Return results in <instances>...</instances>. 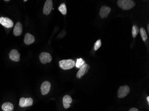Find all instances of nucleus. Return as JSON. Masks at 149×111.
<instances>
[{
	"mask_svg": "<svg viewBox=\"0 0 149 111\" xmlns=\"http://www.w3.org/2000/svg\"><path fill=\"white\" fill-rule=\"evenodd\" d=\"M3 111H12L14 109L13 104L10 102H5L1 106Z\"/></svg>",
	"mask_w": 149,
	"mask_h": 111,
	"instance_id": "2eb2a0df",
	"label": "nucleus"
},
{
	"mask_svg": "<svg viewBox=\"0 0 149 111\" xmlns=\"http://www.w3.org/2000/svg\"><path fill=\"white\" fill-rule=\"evenodd\" d=\"M0 24L7 28H11L14 25V23L11 20L2 16L0 18Z\"/></svg>",
	"mask_w": 149,
	"mask_h": 111,
	"instance_id": "423d86ee",
	"label": "nucleus"
},
{
	"mask_svg": "<svg viewBox=\"0 0 149 111\" xmlns=\"http://www.w3.org/2000/svg\"><path fill=\"white\" fill-rule=\"evenodd\" d=\"M117 5L123 10L132 9L135 5V3L132 0H118Z\"/></svg>",
	"mask_w": 149,
	"mask_h": 111,
	"instance_id": "f257e3e1",
	"label": "nucleus"
},
{
	"mask_svg": "<svg viewBox=\"0 0 149 111\" xmlns=\"http://www.w3.org/2000/svg\"><path fill=\"white\" fill-rule=\"evenodd\" d=\"M24 43L27 45H30L35 41V38L34 36L29 33H27L25 36Z\"/></svg>",
	"mask_w": 149,
	"mask_h": 111,
	"instance_id": "ddd939ff",
	"label": "nucleus"
},
{
	"mask_svg": "<svg viewBox=\"0 0 149 111\" xmlns=\"http://www.w3.org/2000/svg\"><path fill=\"white\" fill-rule=\"evenodd\" d=\"M26 1H26H25H25Z\"/></svg>",
	"mask_w": 149,
	"mask_h": 111,
	"instance_id": "b1692460",
	"label": "nucleus"
},
{
	"mask_svg": "<svg viewBox=\"0 0 149 111\" xmlns=\"http://www.w3.org/2000/svg\"><path fill=\"white\" fill-rule=\"evenodd\" d=\"M58 10L62 13V14L65 15L67 14V7H66L65 3L61 4L60 5V6L59 7Z\"/></svg>",
	"mask_w": 149,
	"mask_h": 111,
	"instance_id": "dca6fc26",
	"label": "nucleus"
},
{
	"mask_svg": "<svg viewBox=\"0 0 149 111\" xmlns=\"http://www.w3.org/2000/svg\"><path fill=\"white\" fill-rule=\"evenodd\" d=\"M129 111H139V110L136 108H131L130 109Z\"/></svg>",
	"mask_w": 149,
	"mask_h": 111,
	"instance_id": "412c9836",
	"label": "nucleus"
},
{
	"mask_svg": "<svg viewBox=\"0 0 149 111\" xmlns=\"http://www.w3.org/2000/svg\"><path fill=\"white\" fill-rule=\"evenodd\" d=\"M63 102L64 108L67 109L71 106L70 104L72 102V99L70 96L65 95L63 97Z\"/></svg>",
	"mask_w": 149,
	"mask_h": 111,
	"instance_id": "9b49d317",
	"label": "nucleus"
},
{
	"mask_svg": "<svg viewBox=\"0 0 149 111\" xmlns=\"http://www.w3.org/2000/svg\"><path fill=\"white\" fill-rule=\"evenodd\" d=\"M141 35V38L144 42H146L147 39V36L146 34V31L145 29L143 28H141L140 29Z\"/></svg>",
	"mask_w": 149,
	"mask_h": 111,
	"instance_id": "f3484780",
	"label": "nucleus"
},
{
	"mask_svg": "<svg viewBox=\"0 0 149 111\" xmlns=\"http://www.w3.org/2000/svg\"><path fill=\"white\" fill-rule=\"evenodd\" d=\"M33 100L32 98L21 97L19 101L20 107L21 108L31 106L33 105Z\"/></svg>",
	"mask_w": 149,
	"mask_h": 111,
	"instance_id": "20e7f679",
	"label": "nucleus"
},
{
	"mask_svg": "<svg viewBox=\"0 0 149 111\" xmlns=\"http://www.w3.org/2000/svg\"><path fill=\"white\" fill-rule=\"evenodd\" d=\"M50 82L48 81H45L42 83L41 86V93L43 95H46L48 93L50 90Z\"/></svg>",
	"mask_w": 149,
	"mask_h": 111,
	"instance_id": "6e6552de",
	"label": "nucleus"
},
{
	"mask_svg": "<svg viewBox=\"0 0 149 111\" xmlns=\"http://www.w3.org/2000/svg\"><path fill=\"white\" fill-rule=\"evenodd\" d=\"M111 9L108 6H102L100 10V15L102 18H106L108 16V14L111 12Z\"/></svg>",
	"mask_w": 149,
	"mask_h": 111,
	"instance_id": "9d476101",
	"label": "nucleus"
},
{
	"mask_svg": "<svg viewBox=\"0 0 149 111\" xmlns=\"http://www.w3.org/2000/svg\"><path fill=\"white\" fill-rule=\"evenodd\" d=\"M22 32V26L20 22L17 23L14 29V34L15 36H19L21 35Z\"/></svg>",
	"mask_w": 149,
	"mask_h": 111,
	"instance_id": "f8f14e48",
	"label": "nucleus"
},
{
	"mask_svg": "<svg viewBox=\"0 0 149 111\" xmlns=\"http://www.w3.org/2000/svg\"><path fill=\"white\" fill-rule=\"evenodd\" d=\"M130 92V89L129 86L127 85L121 86L118 90V97L120 98L125 97L128 95Z\"/></svg>",
	"mask_w": 149,
	"mask_h": 111,
	"instance_id": "7ed1b4c3",
	"label": "nucleus"
},
{
	"mask_svg": "<svg viewBox=\"0 0 149 111\" xmlns=\"http://www.w3.org/2000/svg\"><path fill=\"white\" fill-rule=\"evenodd\" d=\"M53 2L51 0H47L45 2L43 9V12L44 14L48 15L50 14L52 9Z\"/></svg>",
	"mask_w": 149,
	"mask_h": 111,
	"instance_id": "0eeeda50",
	"label": "nucleus"
},
{
	"mask_svg": "<svg viewBox=\"0 0 149 111\" xmlns=\"http://www.w3.org/2000/svg\"><path fill=\"white\" fill-rule=\"evenodd\" d=\"M88 66V65L87 64L85 63V64L79 69L77 74V77L78 78H81L83 76V75L85 74V72H86V71Z\"/></svg>",
	"mask_w": 149,
	"mask_h": 111,
	"instance_id": "4468645a",
	"label": "nucleus"
},
{
	"mask_svg": "<svg viewBox=\"0 0 149 111\" xmlns=\"http://www.w3.org/2000/svg\"><path fill=\"white\" fill-rule=\"evenodd\" d=\"M101 40H98L94 44V50L95 51H97L101 47Z\"/></svg>",
	"mask_w": 149,
	"mask_h": 111,
	"instance_id": "aec40b11",
	"label": "nucleus"
},
{
	"mask_svg": "<svg viewBox=\"0 0 149 111\" xmlns=\"http://www.w3.org/2000/svg\"><path fill=\"white\" fill-rule=\"evenodd\" d=\"M84 64H85V61L82 58H79L77 59L75 66L77 68L80 69Z\"/></svg>",
	"mask_w": 149,
	"mask_h": 111,
	"instance_id": "a211bd4d",
	"label": "nucleus"
},
{
	"mask_svg": "<svg viewBox=\"0 0 149 111\" xmlns=\"http://www.w3.org/2000/svg\"><path fill=\"white\" fill-rule=\"evenodd\" d=\"M59 66L63 70L72 69L75 66L76 62L72 59L61 60L59 62Z\"/></svg>",
	"mask_w": 149,
	"mask_h": 111,
	"instance_id": "f03ea898",
	"label": "nucleus"
},
{
	"mask_svg": "<svg viewBox=\"0 0 149 111\" xmlns=\"http://www.w3.org/2000/svg\"><path fill=\"white\" fill-rule=\"evenodd\" d=\"M139 28L137 27V25H134L133 26L132 31V36H133V37H136V36H137V34L139 33Z\"/></svg>",
	"mask_w": 149,
	"mask_h": 111,
	"instance_id": "6ab92c4d",
	"label": "nucleus"
},
{
	"mask_svg": "<svg viewBox=\"0 0 149 111\" xmlns=\"http://www.w3.org/2000/svg\"><path fill=\"white\" fill-rule=\"evenodd\" d=\"M147 30H148V32H149V24L147 25Z\"/></svg>",
	"mask_w": 149,
	"mask_h": 111,
	"instance_id": "5701e85b",
	"label": "nucleus"
},
{
	"mask_svg": "<svg viewBox=\"0 0 149 111\" xmlns=\"http://www.w3.org/2000/svg\"><path fill=\"white\" fill-rule=\"evenodd\" d=\"M40 61L43 64L49 63L52 61V57L48 52H42L39 55Z\"/></svg>",
	"mask_w": 149,
	"mask_h": 111,
	"instance_id": "39448f33",
	"label": "nucleus"
},
{
	"mask_svg": "<svg viewBox=\"0 0 149 111\" xmlns=\"http://www.w3.org/2000/svg\"><path fill=\"white\" fill-rule=\"evenodd\" d=\"M146 99H147V101H148V104H149V97L148 96V97H146Z\"/></svg>",
	"mask_w": 149,
	"mask_h": 111,
	"instance_id": "4be33fe9",
	"label": "nucleus"
},
{
	"mask_svg": "<svg viewBox=\"0 0 149 111\" xmlns=\"http://www.w3.org/2000/svg\"><path fill=\"white\" fill-rule=\"evenodd\" d=\"M9 57L11 61L15 62H18L20 61V54L18 52V51L16 49H13L9 53Z\"/></svg>",
	"mask_w": 149,
	"mask_h": 111,
	"instance_id": "1a4fd4ad",
	"label": "nucleus"
}]
</instances>
